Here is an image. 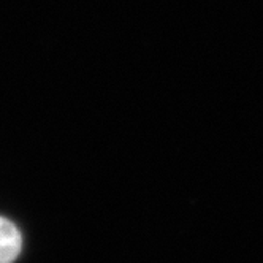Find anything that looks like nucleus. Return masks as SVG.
<instances>
[{"mask_svg":"<svg viewBox=\"0 0 263 263\" xmlns=\"http://www.w3.org/2000/svg\"><path fill=\"white\" fill-rule=\"evenodd\" d=\"M23 248V236L16 225L0 216V263H13Z\"/></svg>","mask_w":263,"mask_h":263,"instance_id":"f257e3e1","label":"nucleus"}]
</instances>
